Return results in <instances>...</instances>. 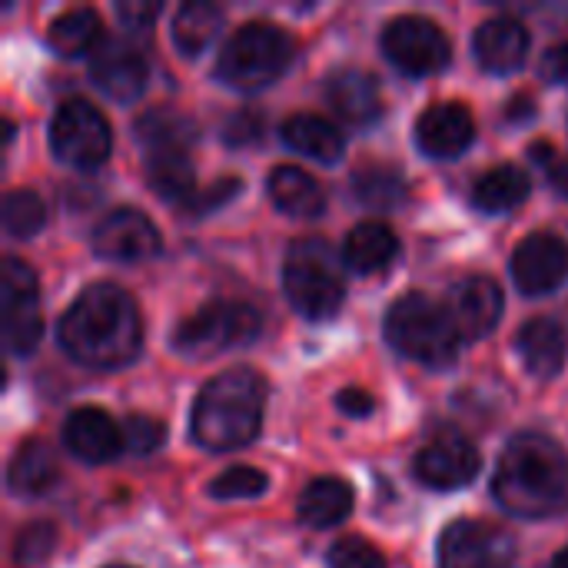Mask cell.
I'll return each mask as SVG.
<instances>
[{"label":"cell","instance_id":"6da1fadb","mask_svg":"<svg viewBox=\"0 0 568 568\" xmlns=\"http://www.w3.org/2000/svg\"><path fill=\"white\" fill-rule=\"evenodd\" d=\"M57 339L80 366L120 369L140 356L143 320L130 293L113 283H93L60 316Z\"/></svg>","mask_w":568,"mask_h":568},{"label":"cell","instance_id":"7a4b0ae2","mask_svg":"<svg viewBox=\"0 0 568 568\" xmlns=\"http://www.w3.org/2000/svg\"><path fill=\"white\" fill-rule=\"evenodd\" d=\"M496 503L519 519H546L568 506V456L542 433H519L506 443L496 476Z\"/></svg>","mask_w":568,"mask_h":568},{"label":"cell","instance_id":"3957f363","mask_svg":"<svg viewBox=\"0 0 568 568\" xmlns=\"http://www.w3.org/2000/svg\"><path fill=\"white\" fill-rule=\"evenodd\" d=\"M266 409V383L256 369L240 366L213 376L190 409L193 443L210 453H230L260 436Z\"/></svg>","mask_w":568,"mask_h":568},{"label":"cell","instance_id":"277c9868","mask_svg":"<svg viewBox=\"0 0 568 568\" xmlns=\"http://www.w3.org/2000/svg\"><path fill=\"white\" fill-rule=\"evenodd\" d=\"M386 339L396 353L429 369H446L459 359V329L453 313L426 293H406L386 313Z\"/></svg>","mask_w":568,"mask_h":568},{"label":"cell","instance_id":"5b68a950","mask_svg":"<svg viewBox=\"0 0 568 568\" xmlns=\"http://www.w3.org/2000/svg\"><path fill=\"white\" fill-rule=\"evenodd\" d=\"M283 290L303 320H333L346 300V273L336 250L320 236H300L286 250Z\"/></svg>","mask_w":568,"mask_h":568},{"label":"cell","instance_id":"8992f818","mask_svg":"<svg viewBox=\"0 0 568 568\" xmlns=\"http://www.w3.org/2000/svg\"><path fill=\"white\" fill-rule=\"evenodd\" d=\"M290 63H293L290 33L276 23L250 20L223 43L213 73L226 87L253 93V90L276 83L290 70Z\"/></svg>","mask_w":568,"mask_h":568},{"label":"cell","instance_id":"52a82bcc","mask_svg":"<svg viewBox=\"0 0 568 568\" xmlns=\"http://www.w3.org/2000/svg\"><path fill=\"white\" fill-rule=\"evenodd\" d=\"M260 336V313L240 300H213L176 323L173 349L190 359H206L236 346H246Z\"/></svg>","mask_w":568,"mask_h":568},{"label":"cell","instance_id":"ba28073f","mask_svg":"<svg viewBox=\"0 0 568 568\" xmlns=\"http://www.w3.org/2000/svg\"><path fill=\"white\" fill-rule=\"evenodd\" d=\"M50 150L67 166L93 170L113 150L106 116L90 100H63L50 120Z\"/></svg>","mask_w":568,"mask_h":568},{"label":"cell","instance_id":"9c48e42d","mask_svg":"<svg viewBox=\"0 0 568 568\" xmlns=\"http://www.w3.org/2000/svg\"><path fill=\"white\" fill-rule=\"evenodd\" d=\"M0 320H3V343L10 353L27 356L37 349L43 336L40 286H37V273L17 256H7L0 270Z\"/></svg>","mask_w":568,"mask_h":568},{"label":"cell","instance_id":"30bf717a","mask_svg":"<svg viewBox=\"0 0 568 568\" xmlns=\"http://www.w3.org/2000/svg\"><path fill=\"white\" fill-rule=\"evenodd\" d=\"M383 53L406 77H429L449 63L453 47H449V37L443 33L439 23L419 17V13H403V17L386 23Z\"/></svg>","mask_w":568,"mask_h":568},{"label":"cell","instance_id":"8fae6325","mask_svg":"<svg viewBox=\"0 0 568 568\" xmlns=\"http://www.w3.org/2000/svg\"><path fill=\"white\" fill-rule=\"evenodd\" d=\"M516 539L479 519H459L439 536V566L443 568H513Z\"/></svg>","mask_w":568,"mask_h":568},{"label":"cell","instance_id":"7c38bea8","mask_svg":"<svg viewBox=\"0 0 568 568\" xmlns=\"http://www.w3.org/2000/svg\"><path fill=\"white\" fill-rule=\"evenodd\" d=\"M483 469V456L473 446L469 436H463L459 429H439L429 436V443L416 453L413 459V473L423 486L439 489V493H453L469 486Z\"/></svg>","mask_w":568,"mask_h":568},{"label":"cell","instance_id":"4fadbf2b","mask_svg":"<svg viewBox=\"0 0 568 568\" xmlns=\"http://www.w3.org/2000/svg\"><path fill=\"white\" fill-rule=\"evenodd\" d=\"M93 253L110 263H143L160 253V230L133 206H116L93 226Z\"/></svg>","mask_w":568,"mask_h":568},{"label":"cell","instance_id":"5bb4252c","mask_svg":"<svg viewBox=\"0 0 568 568\" xmlns=\"http://www.w3.org/2000/svg\"><path fill=\"white\" fill-rule=\"evenodd\" d=\"M146 77H150V67H146V57L120 40V37H106L93 47L90 53V80L93 87L116 100V103H133L143 87H146Z\"/></svg>","mask_w":568,"mask_h":568},{"label":"cell","instance_id":"9a60e30c","mask_svg":"<svg viewBox=\"0 0 568 568\" xmlns=\"http://www.w3.org/2000/svg\"><path fill=\"white\" fill-rule=\"evenodd\" d=\"M513 280L526 296H546L568 280V243L556 233H529L513 253Z\"/></svg>","mask_w":568,"mask_h":568},{"label":"cell","instance_id":"2e32d148","mask_svg":"<svg viewBox=\"0 0 568 568\" xmlns=\"http://www.w3.org/2000/svg\"><path fill=\"white\" fill-rule=\"evenodd\" d=\"M476 140V120L463 103H433L416 120V143L433 160H456Z\"/></svg>","mask_w":568,"mask_h":568},{"label":"cell","instance_id":"e0dca14e","mask_svg":"<svg viewBox=\"0 0 568 568\" xmlns=\"http://www.w3.org/2000/svg\"><path fill=\"white\" fill-rule=\"evenodd\" d=\"M449 313L463 339H483L503 316V290L489 276H466L449 293Z\"/></svg>","mask_w":568,"mask_h":568},{"label":"cell","instance_id":"ac0fdd59","mask_svg":"<svg viewBox=\"0 0 568 568\" xmlns=\"http://www.w3.org/2000/svg\"><path fill=\"white\" fill-rule=\"evenodd\" d=\"M63 446L83 463H110L126 449L123 426H116L113 416L97 406H80L67 416Z\"/></svg>","mask_w":568,"mask_h":568},{"label":"cell","instance_id":"d6986e66","mask_svg":"<svg viewBox=\"0 0 568 568\" xmlns=\"http://www.w3.org/2000/svg\"><path fill=\"white\" fill-rule=\"evenodd\" d=\"M329 106L353 126H369L383 116V87L363 67H339L326 77Z\"/></svg>","mask_w":568,"mask_h":568},{"label":"cell","instance_id":"ffe728a7","mask_svg":"<svg viewBox=\"0 0 568 568\" xmlns=\"http://www.w3.org/2000/svg\"><path fill=\"white\" fill-rule=\"evenodd\" d=\"M473 50L483 70L513 73L516 67H523L529 53V30L516 17H489L479 23L473 37Z\"/></svg>","mask_w":568,"mask_h":568},{"label":"cell","instance_id":"44dd1931","mask_svg":"<svg viewBox=\"0 0 568 568\" xmlns=\"http://www.w3.org/2000/svg\"><path fill=\"white\" fill-rule=\"evenodd\" d=\"M280 140L293 153H303V156L320 160V163H339L343 153H346V136L339 133V126H333L320 113H293V116H286L283 126H280Z\"/></svg>","mask_w":568,"mask_h":568},{"label":"cell","instance_id":"7402d4cb","mask_svg":"<svg viewBox=\"0 0 568 568\" xmlns=\"http://www.w3.org/2000/svg\"><path fill=\"white\" fill-rule=\"evenodd\" d=\"M266 190H270L273 206L290 213V216H320L326 210L323 183L313 173H306L303 166H293V163L273 166Z\"/></svg>","mask_w":568,"mask_h":568},{"label":"cell","instance_id":"603a6c76","mask_svg":"<svg viewBox=\"0 0 568 568\" xmlns=\"http://www.w3.org/2000/svg\"><path fill=\"white\" fill-rule=\"evenodd\" d=\"M136 143L150 153H186V146L196 140L193 116L173 110V106H150L133 120Z\"/></svg>","mask_w":568,"mask_h":568},{"label":"cell","instance_id":"cb8c5ba5","mask_svg":"<svg viewBox=\"0 0 568 568\" xmlns=\"http://www.w3.org/2000/svg\"><path fill=\"white\" fill-rule=\"evenodd\" d=\"M516 349H519V359L523 366L532 373V376H556L566 363V336H562V326L552 320V316H532L519 336H516Z\"/></svg>","mask_w":568,"mask_h":568},{"label":"cell","instance_id":"d4e9b609","mask_svg":"<svg viewBox=\"0 0 568 568\" xmlns=\"http://www.w3.org/2000/svg\"><path fill=\"white\" fill-rule=\"evenodd\" d=\"M353 513V489L336 476L313 479L296 503V516L310 529H333Z\"/></svg>","mask_w":568,"mask_h":568},{"label":"cell","instance_id":"484cf974","mask_svg":"<svg viewBox=\"0 0 568 568\" xmlns=\"http://www.w3.org/2000/svg\"><path fill=\"white\" fill-rule=\"evenodd\" d=\"M396 253H399L396 233L376 220L356 223L343 243V263L356 273H379L396 260Z\"/></svg>","mask_w":568,"mask_h":568},{"label":"cell","instance_id":"4316f807","mask_svg":"<svg viewBox=\"0 0 568 568\" xmlns=\"http://www.w3.org/2000/svg\"><path fill=\"white\" fill-rule=\"evenodd\" d=\"M143 173H146L150 190H153L160 200H166V203H173V206H180V210H183V206L196 196V190H200V186H196L193 163H190L186 153H150Z\"/></svg>","mask_w":568,"mask_h":568},{"label":"cell","instance_id":"83f0119b","mask_svg":"<svg viewBox=\"0 0 568 568\" xmlns=\"http://www.w3.org/2000/svg\"><path fill=\"white\" fill-rule=\"evenodd\" d=\"M532 190V180L526 170L513 166V163H503V166H493L486 170L476 186H473V203L483 210V213H506V210H516L519 203H526Z\"/></svg>","mask_w":568,"mask_h":568},{"label":"cell","instance_id":"f1b7e54d","mask_svg":"<svg viewBox=\"0 0 568 568\" xmlns=\"http://www.w3.org/2000/svg\"><path fill=\"white\" fill-rule=\"evenodd\" d=\"M53 483H57V463L50 446L40 439L23 443L7 466V486L17 496H43L53 489Z\"/></svg>","mask_w":568,"mask_h":568},{"label":"cell","instance_id":"f546056e","mask_svg":"<svg viewBox=\"0 0 568 568\" xmlns=\"http://www.w3.org/2000/svg\"><path fill=\"white\" fill-rule=\"evenodd\" d=\"M223 27V10L210 0H190L176 10L173 17V43L183 57H200L220 33Z\"/></svg>","mask_w":568,"mask_h":568},{"label":"cell","instance_id":"4dcf8cb0","mask_svg":"<svg viewBox=\"0 0 568 568\" xmlns=\"http://www.w3.org/2000/svg\"><path fill=\"white\" fill-rule=\"evenodd\" d=\"M353 193L369 210H396L399 203H406L409 186H406V176L396 166L369 163V166L353 173Z\"/></svg>","mask_w":568,"mask_h":568},{"label":"cell","instance_id":"1f68e13d","mask_svg":"<svg viewBox=\"0 0 568 568\" xmlns=\"http://www.w3.org/2000/svg\"><path fill=\"white\" fill-rule=\"evenodd\" d=\"M97 33H100V17H97V10H90V7L63 10V13L53 17L50 27H47V40H50V47H53L60 57H80V53L93 50V47L100 43Z\"/></svg>","mask_w":568,"mask_h":568},{"label":"cell","instance_id":"d6a6232c","mask_svg":"<svg viewBox=\"0 0 568 568\" xmlns=\"http://www.w3.org/2000/svg\"><path fill=\"white\" fill-rule=\"evenodd\" d=\"M43 223H47V206L33 190H10L3 196V230L10 236L27 240V236L40 233Z\"/></svg>","mask_w":568,"mask_h":568},{"label":"cell","instance_id":"836d02e7","mask_svg":"<svg viewBox=\"0 0 568 568\" xmlns=\"http://www.w3.org/2000/svg\"><path fill=\"white\" fill-rule=\"evenodd\" d=\"M57 549V526L53 523H27L13 539V562L17 568H40Z\"/></svg>","mask_w":568,"mask_h":568},{"label":"cell","instance_id":"e575fe53","mask_svg":"<svg viewBox=\"0 0 568 568\" xmlns=\"http://www.w3.org/2000/svg\"><path fill=\"white\" fill-rule=\"evenodd\" d=\"M266 486H270V479L256 466H230V469H223L210 483V496L220 499V503H230V499H256V496L266 493Z\"/></svg>","mask_w":568,"mask_h":568},{"label":"cell","instance_id":"d590c367","mask_svg":"<svg viewBox=\"0 0 568 568\" xmlns=\"http://www.w3.org/2000/svg\"><path fill=\"white\" fill-rule=\"evenodd\" d=\"M166 439V426L153 416H143V413H133L123 419V446L133 453V456H150L163 446Z\"/></svg>","mask_w":568,"mask_h":568},{"label":"cell","instance_id":"8d00e7d4","mask_svg":"<svg viewBox=\"0 0 568 568\" xmlns=\"http://www.w3.org/2000/svg\"><path fill=\"white\" fill-rule=\"evenodd\" d=\"M326 559H329V568H386L383 552L359 536H346V539L333 542Z\"/></svg>","mask_w":568,"mask_h":568},{"label":"cell","instance_id":"74e56055","mask_svg":"<svg viewBox=\"0 0 568 568\" xmlns=\"http://www.w3.org/2000/svg\"><path fill=\"white\" fill-rule=\"evenodd\" d=\"M240 190H243V180H240V176H223V180H216V183L196 190V196L183 206V213H190V216H206V213L226 206Z\"/></svg>","mask_w":568,"mask_h":568},{"label":"cell","instance_id":"f35d334b","mask_svg":"<svg viewBox=\"0 0 568 568\" xmlns=\"http://www.w3.org/2000/svg\"><path fill=\"white\" fill-rule=\"evenodd\" d=\"M263 130H266V120L260 110H236L223 123V140L230 146H253V143H260Z\"/></svg>","mask_w":568,"mask_h":568},{"label":"cell","instance_id":"ab89813d","mask_svg":"<svg viewBox=\"0 0 568 568\" xmlns=\"http://www.w3.org/2000/svg\"><path fill=\"white\" fill-rule=\"evenodd\" d=\"M529 156L539 163V170L546 173L549 186H552L559 196H566L568 200V156H562V153H559L552 143H546V140L532 143V146H529Z\"/></svg>","mask_w":568,"mask_h":568},{"label":"cell","instance_id":"60d3db41","mask_svg":"<svg viewBox=\"0 0 568 568\" xmlns=\"http://www.w3.org/2000/svg\"><path fill=\"white\" fill-rule=\"evenodd\" d=\"M116 13H120V20L126 27L150 30L153 20H156V13H160V7L156 3H146V0H123V3H116Z\"/></svg>","mask_w":568,"mask_h":568},{"label":"cell","instance_id":"b9f144b4","mask_svg":"<svg viewBox=\"0 0 568 568\" xmlns=\"http://www.w3.org/2000/svg\"><path fill=\"white\" fill-rule=\"evenodd\" d=\"M542 77L549 83H566L568 87V40L549 47V53L542 57Z\"/></svg>","mask_w":568,"mask_h":568},{"label":"cell","instance_id":"7bdbcfd3","mask_svg":"<svg viewBox=\"0 0 568 568\" xmlns=\"http://www.w3.org/2000/svg\"><path fill=\"white\" fill-rule=\"evenodd\" d=\"M336 406H339L346 416H353V419H366V416L376 409V399H373L366 389H343L339 399H336Z\"/></svg>","mask_w":568,"mask_h":568},{"label":"cell","instance_id":"ee69618b","mask_svg":"<svg viewBox=\"0 0 568 568\" xmlns=\"http://www.w3.org/2000/svg\"><path fill=\"white\" fill-rule=\"evenodd\" d=\"M536 116V103L529 100V97H513L509 100V106H506V120L509 123H526V120H532Z\"/></svg>","mask_w":568,"mask_h":568},{"label":"cell","instance_id":"f6af8a7d","mask_svg":"<svg viewBox=\"0 0 568 568\" xmlns=\"http://www.w3.org/2000/svg\"><path fill=\"white\" fill-rule=\"evenodd\" d=\"M549 568H568V549H562V552H559V556L552 559V566H549Z\"/></svg>","mask_w":568,"mask_h":568},{"label":"cell","instance_id":"bcb514c9","mask_svg":"<svg viewBox=\"0 0 568 568\" xmlns=\"http://www.w3.org/2000/svg\"><path fill=\"white\" fill-rule=\"evenodd\" d=\"M106 568H126V566H106Z\"/></svg>","mask_w":568,"mask_h":568}]
</instances>
